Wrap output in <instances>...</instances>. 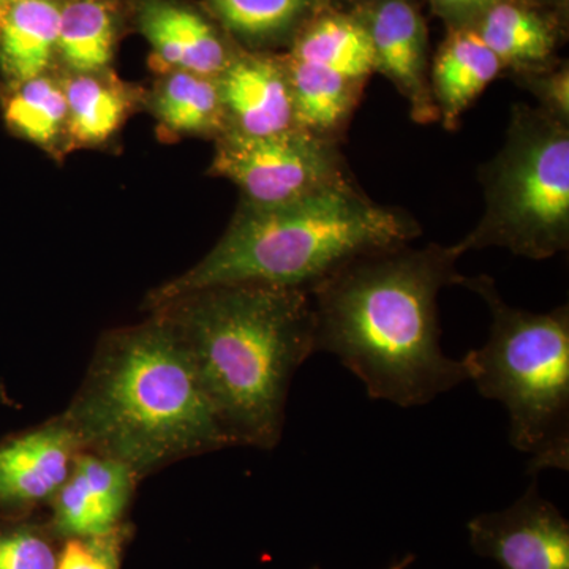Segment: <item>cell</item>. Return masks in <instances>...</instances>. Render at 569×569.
Masks as SVG:
<instances>
[{"label": "cell", "instance_id": "22", "mask_svg": "<svg viewBox=\"0 0 569 569\" xmlns=\"http://www.w3.org/2000/svg\"><path fill=\"white\" fill-rule=\"evenodd\" d=\"M62 0H17L0 20L2 82L29 80L56 67Z\"/></svg>", "mask_w": 569, "mask_h": 569}, {"label": "cell", "instance_id": "13", "mask_svg": "<svg viewBox=\"0 0 569 569\" xmlns=\"http://www.w3.org/2000/svg\"><path fill=\"white\" fill-rule=\"evenodd\" d=\"M568 14L542 9L527 0H500L475 26L503 66L505 73L545 69L559 61L567 40Z\"/></svg>", "mask_w": 569, "mask_h": 569}, {"label": "cell", "instance_id": "23", "mask_svg": "<svg viewBox=\"0 0 569 569\" xmlns=\"http://www.w3.org/2000/svg\"><path fill=\"white\" fill-rule=\"evenodd\" d=\"M283 59L293 89L298 126L320 137L342 141L361 103L367 81L291 61L284 54Z\"/></svg>", "mask_w": 569, "mask_h": 569}, {"label": "cell", "instance_id": "7", "mask_svg": "<svg viewBox=\"0 0 569 569\" xmlns=\"http://www.w3.org/2000/svg\"><path fill=\"white\" fill-rule=\"evenodd\" d=\"M213 144L209 174L233 182L244 203H293L356 182L340 141L301 127L260 138L224 133Z\"/></svg>", "mask_w": 569, "mask_h": 569}, {"label": "cell", "instance_id": "5", "mask_svg": "<svg viewBox=\"0 0 569 569\" xmlns=\"http://www.w3.org/2000/svg\"><path fill=\"white\" fill-rule=\"evenodd\" d=\"M490 312L485 346L463 356L479 395L507 408L509 443L530 473L569 468V307L546 313L509 306L490 276L463 277Z\"/></svg>", "mask_w": 569, "mask_h": 569}, {"label": "cell", "instance_id": "19", "mask_svg": "<svg viewBox=\"0 0 569 569\" xmlns=\"http://www.w3.org/2000/svg\"><path fill=\"white\" fill-rule=\"evenodd\" d=\"M142 108L168 137L216 141L224 133L222 100L216 78L189 71H160L144 89Z\"/></svg>", "mask_w": 569, "mask_h": 569}, {"label": "cell", "instance_id": "16", "mask_svg": "<svg viewBox=\"0 0 569 569\" xmlns=\"http://www.w3.org/2000/svg\"><path fill=\"white\" fill-rule=\"evenodd\" d=\"M62 73L71 152L104 148L144 103V89L122 81L111 69Z\"/></svg>", "mask_w": 569, "mask_h": 569}, {"label": "cell", "instance_id": "14", "mask_svg": "<svg viewBox=\"0 0 569 569\" xmlns=\"http://www.w3.org/2000/svg\"><path fill=\"white\" fill-rule=\"evenodd\" d=\"M80 440L66 421L0 448V500L36 503L58 493L69 478Z\"/></svg>", "mask_w": 569, "mask_h": 569}, {"label": "cell", "instance_id": "30", "mask_svg": "<svg viewBox=\"0 0 569 569\" xmlns=\"http://www.w3.org/2000/svg\"><path fill=\"white\" fill-rule=\"evenodd\" d=\"M14 2H17V0H0V20H2L6 11L9 10Z\"/></svg>", "mask_w": 569, "mask_h": 569}, {"label": "cell", "instance_id": "20", "mask_svg": "<svg viewBox=\"0 0 569 569\" xmlns=\"http://www.w3.org/2000/svg\"><path fill=\"white\" fill-rule=\"evenodd\" d=\"M130 0H62L56 67L66 73L110 70Z\"/></svg>", "mask_w": 569, "mask_h": 569}, {"label": "cell", "instance_id": "8", "mask_svg": "<svg viewBox=\"0 0 569 569\" xmlns=\"http://www.w3.org/2000/svg\"><path fill=\"white\" fill-rule=\"evenodd\" d=\"M361 24L373 50L376 73L403 97L411 121L438 122L430 91V43L425 14L417 0H340Z\"/></svg>", "mask_w": 569, "mask_h": 569}, {"label": "cell", "instance_id": "15", "mask_svg": "<svg viewBox=\"0 0 569 569\" xmlns=\"http://www.w3.org/2000/svg\"><path fill=\"white\" fill-rule=\"evenodd\" d=\"M501 74H505L503 66L477 29H447V36L430 61L429 74L441 127L448 132L458 130L468 108Z\"/></svg>", "mask_w": 569, "mask_h": 569}, {"label": "cell", "instance_id": "21", "mask_svg": "<svg viewBox=\"0 0 569 569\" xmlns=\"http://www.w3.org/2000/svg\"><path fill=\"white\" fill-rule=\"evenodd\" d=\"M332 0H203L216 21L247 51L282 52Z\"/></svg>", "mask_w": 569, "mask_h": 569}, {"label": "cell", "instance_id": "26", "mask_svg": "<svg viewBox=\"0 0 569 569\" xmlns=\"http://www.w3.org/2000/svg\"><path fill=\"white\" fill-rule=\"evenodd\" d=\"M58 557L43 538L28 531L0 535V569H56Z\"/></svg>", "mask_w": 569, "mask_h": 569}, {"label": "cell", "instance_id": "3", "mask_svg": "<svg viewBox=\"0 0 569 569\" xmlns=\"http://www.w3.org/2000/svg\"><path fill=\"white\" fill-rule=\"evenodd\" d=\"M63 421L81 447L134 475L234 445L186 343L157 312L104 340Z\"/></svg>", "mask_w": 569, "mask_h": 569}, {"label": "cell", "instance_id": "18", "mask_svg": "<svg viewBox=\"0 0 569 569\" xmlns=\"http://www.w3.org/2000/svg\"><path fill=\"white\" fill-rule=\"evenodd\" d=\"M288 59L369 81L376 73L365 26L340 0L318 11L283 51Z\"/></svg>", "mask_w": 569, "mask_h": 569}, {"label": "cell", "instance_id": "12", "mask_svg": "<svg viewBox=\"0 0 569 569\" xmlns=\"http://www.w3.org/2000/svg\"><path fill=\"white\" fill-rule=\"evenodd\" d=\"M137 475L126 463L102 455L74 459L56 493V520L71 538L102 537L116 530Z\"/></svg>", "mask_w": 569, "mask_h": 569}, {"label": "cell", "instance_id": "25", "mask_svg": "<svg viewBox=\"0 0 569 569\" xmlns=\"http://www.w3.org/2000/svg\"><path fill=\"white\" fill-rule=\"evenodd\" d=\"M116 530L102 537L70 538L58 557L56 569H118Z\"/></svg>", "mask_w": 569, "mask_h": 569}, {"label": "cell", "instance_id": "17", "mask_svg": "<svg viewBox=\"0 0 569 569\" xmlns=\"http://www.w3.org/2000/svg\"><path fill=\"white\" fill-rule=\"evenodd\" d=\"M0 108L7 129L62 162L71 152L69 104L58 67L29 80L2 82Z\"/></svg>", "mask_w": 569, "mask_h": 569}, {"label": "cell", "instance_id": "11", "mask_svg": "<svg viewBox=\"0 0 569 569\" xmlns=\"http://www.w3.org/2000/svg\"><path fill=\"white\" fill-rule=\"evenodd\" d=\"M216 81L224 133L260 138L299 127L283 52L241 50Z\"/></svg>", "mask_w": 569, "mask_h": 569}, {"label": "cell", "instance_id": "29", "mask_svg": "<svg viewBox=\"0 0 569 569\" xmlns=\"http://www.w3.org/2000/svg\"><path fill=\"white\" fill-rule=\"evenodd\" d=\"M415 559L417 557L413 556V553H407V556L400 557V559H397L396 561H392L391 565L387 569H408L411 567V565L415 563ZM312 569H320L318 567Z\"/></svg>", "mask_w": 569, "mask_h": 569}, {"label": "cell", "instance_id": "4", "mask_svg": "<svg viewBox=\"0 0 569 569\" xmlns=\"http://www.w3.org/2000/svg\"><path fill=\"white\" fill-rule=\"evenodd\" d=\"M421 224L403 209L378 204L358 182L280 206L239 201L222 238L181 276L148 298L151 310L183 295L227 283L312 290L359 254L411 244Z\"/></svg>", "mask_w": 569, "mask_h": 569}, {"label": "cell", "instance_id": "28", "mask_svg": "<svg viewBox=\"0 0 569 569\" xmlns=\"http://www.w3.org/2000/svg\"><path fill=\"white\" fill-rule=\"evenodd\" d=\"M527 2L535 3V6L542 7V9L559 11V13L568 14L569 0H527Z\"/></svg>", "mask_w": 569, "mask_h": 569}, {"label": "cell", "instance_id": "27", "mask_svg": "<svg viewBox=\"0 0 569 569\" xmlns=\"http://www.w3.org/2000/svg\"><path fill=\"white\" fill-rule=\"evenodd\" d=\"M433 17L443 21L445 28H475L500 0H426Z\"/></svg>", "mask_w": 569, "mask_h": 569}, {"label": "cell", "instance_id": "10", "mask_svg": "<svg viewBox=\"0 0 569 569\" xmlns=\"http://www.w3.org/2000/svg\"><path fill=\"white\" fill-rule=\"evenodd\" d=\"M129 14L160 71L217 78L242 50L203 3L190 0H130Z\"/></svg>", "mask_w": 569, "mask_h": 569}, {"label": "cell", "instance_id": "1", "mask_svg": "<svg viewBox=\"0 0 569 569\" xmlns=\"http://www.w3.org/2000/svg\"><path fill=\"white\" fill-rule=\"evenodd\" d=\"M455 244L359 254L310 290L316 353L336 356L373 400L422 407L468 381L441 350L438 296L462 283Z\"/></svg>", "mask_w": 569, "mask_h": 569}, {"label": "cell", "instance_id": "2", "mask_svg": "<svg viewBox=\"0 0 569 569\" xmlns=\"http://www.w3.org/2000/svg\"><path fill=\"white\" fill-rule=\"evenodd\" d=\"M160 313L192 356L234 445L271 449L282 437L288 389L316 355L309 291L261 283L203 288Z\"/></svg>", "mask_w": 569, "mask_h": 569}, {"label": "cell", "instance_id": "6", "mask_svg": "<svg viewBox=\"0 0 569 569\" xmlns=\"http://www.w3.org/2000/svg\"><path fill=\"white\" fill-rule=\"evenodd\" d=\"M485 212L456 242L460 254L500 247L529 260L569 249V123L529 103L512 107L500 151L478 171Z\"/></svg>", "mask_w": 569, "mask_h": 569}, {"label": "cell", "instance_id": "24", "mask_svg": "<svg viewBox=\"0 0 569 569\" xmlns=\"http://www.w3.org/2000/svg\"><path fill=\"white\" fill-rule=\"evenodd\" d=\"M512 80L520 88L530 92L538 100V108L548 112L552 118L569 123V63L553 62L526 73L512 74Z\"/></svg>", "mask_w": 569, "mask_h": 569}, {"label": "cell", "instance_id": "9", "mask_svg": "<svg viewBox=\"0 0 569 569\" xmlns=\"http://www.w3.org/2000/svg\"><path fill=\"white\" fill-rule=\"evenodd\" d=\"M471 549L500 569H569V522L533 479L516 503L467 523Z\"/></svg>", "mask_w": 569, "mask_h": 569}]
</instances>
